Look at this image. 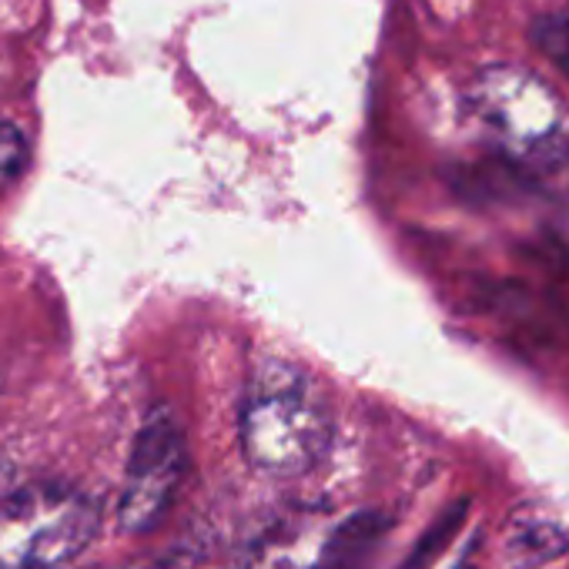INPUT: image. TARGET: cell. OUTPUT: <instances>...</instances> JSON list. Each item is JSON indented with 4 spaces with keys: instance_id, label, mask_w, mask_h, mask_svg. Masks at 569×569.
<instances>
[{
    "instance_id": "2",
    "label": "cell",
    "mask_w": 569,
    "mask_h": 569,
    "mask_svg": "<svg viewBox=\"0 0 569 569\" xmlns=\"http://www.w3.org/2000/svg\"><path fill=\"white\" fill-rule=\"evenodd\" d=\"M98 532V506L71 486L0 496V569H64Z\"/></svg>"
},
{
    "instance_id": "10",
    "label": "cell",
    "mask_w": 569,
    "mask_h": 569,
    "mask_svg": "<svg viewBox=\"0 0 569 569\" xmlns=\"http://www.w3.org/2000/svg\"><path fill=\"white\" fill-rule=\"evenodd\" d=\"M134 569H178V566H171V562H158V566H134Z\"/></svg>"
},
{
    "instance_id": "7",
    "label": "cell",
    "mask_w": 569,
    "mask_h": 569,
    "mask_svg": "<svg viewBox=\"0 0 569 569\" xmlns=\"http://www.w3.org/2000/svg\"><path fill=\"white\" fill-rule=\"evenodd\" d=\"M466 512H469V499H459V502L446 506L442 516L419 536V542L412 546V552L399 562V569H429L446 552V546L456 539V532L462 529Z\"/></svg>"
},
{
    "instance_id": "9",
    "label": "cell",
    "mask_w": 569,
    "mask_h": 569,
    "mask_svg": "<svg viewBox=\"0 0 569 569\" xmlns=\"http://www.w3.org/2000/svg\"><path fill=\"white\" fill-rule=\"evenodd\" d=\"M456 569H476V562H472V552H466V556H462V562H459Z\"/></svg>"
},
{
    "instance_id": "4",
    "label": "cell",
    "mask_w": 569,
    "mask_h": 569,
    "mask_svg": "<svg viewBox=\"0 0 569 569\" xmlns=\"http://www.w3.org/2000/svg\"><path fill=\"white\" fill-rule=\"evenodd\" d=\"M184 472H188V449H184L181 426L174 422L171 409L161 406L148 412V419L134 432L118 509H114L118 529L128 536L151 532L174 506Z\"/></svg>"
},
{
    "instance_id": "8",
    "label": "cell",
    "mask_w": 569,
    "mask_h": 569,
    "mask_svg": "<svg viewBox=\"0 0 569 569\" xmlns=\"http://www.w3.org/2000/svg\"><path fill=\"white\" fill-rule=\"evenodd\" d=\"M28 164V141L14 124L0 121V191H4Z\"/></svg>"
},
{
    "instance_id": "1",
    "label": "cell",
    "mask_w": 569,
    "mask_h": 569,
    "mask_svg": "<svg viewBox=\"0 0 569 569\" xmlns=\"http://www.w3.org/2000/svg\"><path fill=\"white\" fill-rule=\"evenodd\" d=\"M238 439L254 472L268 479L306 476L332 439V409L322 386L281 356L258 359L244 379Z\"/></svg>"
},
{
    "instance_id": "6",
    "label": "cell",
    "mask_w": 569,
    "mask_h": 569,
    "mask_svg": "<svg viewBox=\"0 0 569 569\" xmlns=\"http://www.w3.org/2000/svg\"><path fill=\"white\" fill-rule=\"evenodd\" d=\"M569 552V532L549 519H526L512 529L506 542V559L512 569H542Z\"/></svg>"
},
{
    "instance_id": "5",
    "label": "cell",
    "mask_w": 569,
    "mask_h": 569,
    "mask_svg": "<svg viewBox=\"0 0 569 569\" xmlns=\"http://www.w3.org/2000/svg\"><path fill=\"white\" fill-rule=\"evenodd\" d=\"M389 529H392L389 516L376 509H362L349 516L339 529H332L312 569H366V562L372 559V552L379 549Z\"/></svg>"
},
{
    "instance_id": "3",
    "label": "cell",
    "mask_w": 569,
    "mask_h": 569,
    "mask_svg": "<svg viewBox=\"0 0 569 569\" xmlns=\"http://www.w3.org/2000/svg\"><path fill=\"white\" fill-rule=\"evenodd\" d=\"M472 108L516 151L559 158L569 148V118L559 98L522 68H486L472 84Z\"/></svg>"
}]
</instances>
